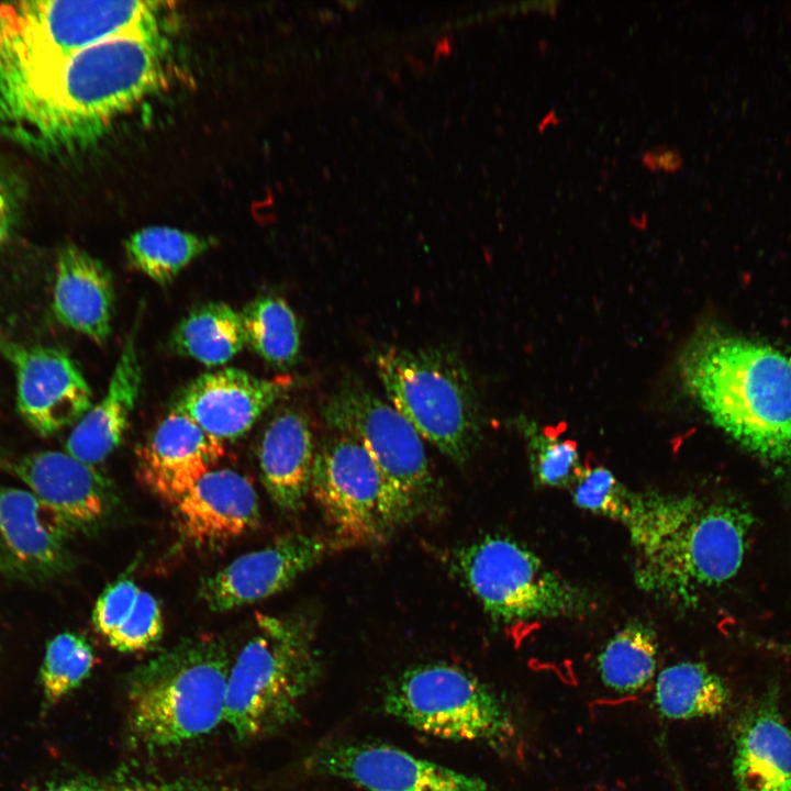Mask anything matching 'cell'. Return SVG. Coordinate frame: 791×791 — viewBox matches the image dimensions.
I'll use <instances>...</instances> for the list:
<instances>
[{
    "mask_svg": "<svg viewBox=\"0 0 791 791\" xmlns=\"http://www.w3.org/2000/svg\"><path fill=\"white\" fill-rule=\"evenodd\" d=\"M36 791H75L73 778L51 783Z\"/></svg>",
    "mask_w": 791,
    "mask_h": 791,
    "instance_id": "cell-35",
    "label": "cell"
},
{
    "mask_svg": "<svg viewBox=\"0 0 791 791\" xmlns=\"http://www.w3.org/2000/svg\"><path fill=\"white\" fill-rule=\"evenodd\" d=\"M291 386L290 376L263 379L224 368L202 374L188 383L174 408L221 442L234 441L248 432Z\"/></svg>",
    "mask_w": 791,
    "mask_h": 791,
    "instance_id": "cell-15",
    "label": "cell"
},
{
    "mask_svg": "<svg viewBox=\"0 0 791 791\" xmlns=\"http://www.w3.org/2000/svg\"><path fill=\"white\" fill-rule=\"evenodd\" d=\"M0 348L15 371L18 410L36 433L53 435L89 411L92 391L67 353L13 342H1Z\"/></svg>",
    "mask_w": 791,
    "mask_h": 791,
    "instance_id": "cell-13",
    "label": "cell"
},
{
    "mask_svg": "<svg viewBox=\"0 0 791 791\" xmlns=\"http://www.w3.org/2000/svg\"><path fill=\"white\" fill-rule=\"evenodd\" d=\"M245 344L239 312L224 302H208L191 310L170 337L176 353L205 366L227 363Z\"/></svg>",
    "mask_w": 791,
    "mask_h": 791,
    "instance_id": "cell-26",
    "label": "cell"
},
{
    "mask_svg": "<svg viewBox=\"0 0 791 791\" xmlns=\"http://www.w3.org/2000/svg\"><path fill=\"white\" fill-rule=\"evenodd\" d=\"M0 463H1V458H0Z\"/></svg>",
    "mask_w": 791,
    "mask_h": 791,
    "instance_id": "cell-37",
    "label": "cell"
},
{
    "mask_svg": "<svg viewBox=\"0 0 791 791\" xmlns=\"http://www.w3.org/2000/svg\"><path fill=\"white\" fill-rule=\"evenodd\" d=\"M246 344L278 368L297 363L301 347L298 317L281 297L261 294L239 312Z\"/></svg>",
    "mask_w": 791,
    "mask_h": 791,
    "instance_id": "cell-28",
    "label": "cell"
},
{
    "mask_svg": "<svg viewBox=\"0 0 791 791\" xmlns=\"http://www.w3.org/2000/svg\"><path fill=\"white\" fill-rule=\"evenodd\" d=\"M333 543L311 534L290 533L246 553L204 578L199 595L214 612L247 605L290 587L315 566Z\"/></svg>",
    "mask_w": 791,
    "mask_h": 791,
    "instance_id": "cell-14",
    "label": "cell"
},
{
    "mask_svg": "<svg viewBox=\"0 0 791 791\" xmlns=\"http://www.w3.org/2000/svg\"><path fill=\"white\" fill-rule=\"evenodd\" d=\"M452 573L498 624L514 625L588 614V591L552 570L533 550L501 535L452 549Z\"/></svg>",
    "mask_w": 791,
    "mask_h": 791,
    "instance_id": "cell-7",
    "label": "cell"
},
{
    "mask_svg": "<svg viewBox=\"0 0 791 791\" xmlns=\"http://www.w3.org/2000/svg\"><path fill=\"white\" fill-rule=\"evenodd\" d=\"M92 624L105 642L121 653H136L156 643L164 630L157 599L132 579L109 584L98 597Z\"/></svg>",
    "mask_w": 791,
    "mask_h": 791,
    "instance_id": "cell-24",
    "label": "cell"
},
{
    "mask_svg": "<svg viewBox=\"0 0 791 791\" xmlns=\"http://www.w3.org/2000/svg\"><path fill=\"white\" fill-rule=\"evenodd\" d=\"M628 489L606 468H582L572 484L575 504L592 513L620 521Z\"/></svg>",
    "mask_w": 791,
    "mask_h": 791,
    "instance_id": "cell-32",
    "label": "cell"
},
{
    "mask_svg": "<svg viewBox=\"0 0 791 791\" xmlns=\"http://www.w3.org/2000/svg\"><path fill=\"white\" fill-rule=\"evenodd\" d=\"M621 520L636 550L637 587L682 608L737 573L751 526L735 503L657 492L631 491Z\"/></svg>",
    "mask_w": 791,
    "mask_h": 791,
    "instance_id": "cell-2",
    "label": "cell"
},
{
    "mask_svg": "<svg viewBox=\"0 0 791 791\" xmlns=\"http://www.w3.org/2000/svg\"><path fill=\"white\" fill-rule=\"evenodd\" d=\"M181 534L191 543L213 546L254 530L260 520L252 481L232 469H211L171 504Z\"/></svg>",
    "mask_w": 791,
    "mask_h": 791,
    "instance_id": "cell-19",
    "label": "cell"
},
{
    "mask_svg": "<svg viewBox=\"0 0 791 791\" xmlns=\"http://www.w3.org/2000/svg\"><path fill=\"white\" fill-rule=\"evenodd\" d=\"M14 471L67 532L93 526L109 508L104 478L66 452L32 453L15 464Z\"/></svg>",
    "mask_w": 791,
    "mask_h": 791,
    "instance_id": "cell-18",
    "label": "cell"
},
{
    "mask_svg": "<svg viewBox=\"0 0 791 791\" xmlns=\"http://www.w3.org/2000/svg\"><path fill=\"white\" fill-rule=\"evenodd\" d=\"M210 635L187 638L135 668L126 683V732L146 751L175 749L224 723L232 665Z\"/></svg>",
    "mask_w": 791,
    "mask_h": 791,
    "instance_id": "cell-4",
    "label": "cell"
},
{
    "mask_svg": "<svg viewBox=\"0 0 791 791\" xmlns=\"http://www.w3.org/2000/svg\"><path fill=\"white\" fill-rule=\"evenodd\" d=\"M161 79L157 25L122 32L44 65L0 71V119L46 149L94 137Z\"/></svg>",
    "mask_w": 791,
    "mask_h": 791,
    "instance_id": "cell-1",
    "label": "cell"
},
{
    "mask_svg": "<svg viewBox=\"0 0 791 791\" xmlns=\"http://www.w3.org/2000/svg\"><path fill=\"white\" fill-rule=\"evenodd\" d=\"M778 649L781 650L784 654L791 655V643L788 644H781L778 646Z\"/></svg>",
    "mask_w": 791,
    "mask_h": 791,
    "instance_id": "cell-36",
    "label": "cell"
},
{
    "mask_svg": "<svg viewBox=\"0 0 791 791\" xmlns=\"http://www.w3.org/2000/svg\"><path fill=\"white\" fill-rule=\"evenodd\" d=\"M654 703L659 714L672 721H689L721 714L729 703L723 679L702 662L680 661L656 677Z\"/></svg>",
    "mask_w": 791,
    "mask_h": 791,
    "instance_id": "cell-25",
    "label": "cell"
},
{
    "mask_svg": "<svg viewBox=\"0 0 791 791\" xmlns=\"http://www.w3.org/2000/svg\"><path fill=\"white\" fill-rule=\"evenodd\" d=\"M225 454L223 442L172 408L137 450L141 481L174 504Z\"/></svg>",
    "mask_w": 791,
    "mask_h": 791,
    "instance_id": "cell-16",
    "label": "cell"
},
{
    "mask_svg": "<svg viewBox=\"0 0 791 791\" xmlns=\"http://www.w3.org/2000/svg\"><path fill=\"white\" fill-rule=\"evenodd\" d=\"M679 367L722 431L768 463H791L790 355L709 327L692 336Z\"/></svg>",
    "mask_w": 791,
    "mask_h": 791,
    "instance_id": "cell-3",
    "label": "cell"
},
{
    "mask_svg": "<svg viewBox=\"0 0 791 791\" xmlns=\"http://www.w3.org/2000/svg\"><path fill=\"white\" fill-rule=\"evenodd\" d=\"M96 665L90 643L81 635L64 632L46 646L41 684L46 705H53L78 688Z\"/></svg>",
    "mask_w": 791,
    "mask_h": 791,
    "instance_id": "cell-30",
    "label": "cell"
},
{
    "mask_svg": "<svg viewBox=\"0 0 791 791\" xmlns=\"http://www.w3.org/2000/svg\"><path fill=\"white\" fill-rule=\"evenodd\" d=\"M309 764L317 773L367 791H495L477 777L380 743H328Z\"/></svg>",
    "mask_w": 791,
    "mask_h": 791,
    "instance_id": "cell-12",
    "label": "cell"
},
{
    "mask_svg": "<svg viewBox=\"0 0 791 791\" xmlns=\"http://www.w3.org/2000/svg\"><path fill=\"white\" fill-rule=\"evenodd\" d=\"M255 634L232 661L224 724L243 740L289 724L319 676L310 624L301 616L258 613Z\"/></svg>",
    "mask_w": 791,
    "mask_h": 791,
    "instance_id": "cell-5",
    "label": "cell"
},
{
    "mask_svg": "<svg viewBox=\"0 0 791 791\" xmlns=\"http://www.w3.org/2000/svg\"><path fill=\"white\" fill-rule=\"evenodd\" d=\"M658 640L655 631L632 622L617 631L598 657L602 683L617 693H636L655 677Z\"/></svg>",
    "mask_w": 791,
    "mask_h": 791,
    "instance_id": "cell-29",
    "label": "cell"
},
{
    "mask_svg": "<svg viewBox=\"0 0 791 791\" xmlns=\"http://www.w3.org/2000/svg\"><path fill=\"white\" fill-rule=\"evenodd\" d=\"M642 163L651 171L675 172L681 168L683 159L678 149L658 146L647 151L643 155Z\"/></svg>",
    "mask_w": 791,
    "mask_h": 791,
    "instance_id": "cell-33",
    "label": "cell"
},
{
    "mask_svg": "<svg viewBox=\"0 0 791 791\" xmlns=\"http://www.w3.org/2000/svg\"><path fill=\"white\" fill-rule=\"evenodd\" d=\"M310 492L332 530L333 545H376L397 530L381 474L348 433L330 430L317 445Z\"/></svg>",
    "mask_w": 791,
    "mask_h": 791,
    "instance_id": "cell-11",
    "label": "cell"
},
{
    "mask_svg": "<svg viewBox=\"0 0 791 791\" xmlns=\"http://www.w3.org/2000/svg\"><path fill=\"white\" fill-rule=\"evenodd\" d=\"M10 205L8 198L0 187V245L4 241L9 230Z\"/></svg>",
    "mask_w": 791,
    "mask_h": 791,
    "instance_id": "cell-34",
    "label": "cell"
},
{
    "mask_svg": "<svg viewBox=\"0 0 791 791\" xmlns=\"http://www.w3.org/2000/svg\"><path fill=\"white\" fill-rule=\"evenodd\" d=\"M67 531L29 490L0 484V569L44 580L68 565Z\"/></svg>",
    "mask_w": 791,
    "mask_h": 791,
    "instance_id": "cell-17",
    "label": "cell"
},
{
    "mask_svg": "<svg viewBox=\"0 0 791 791\" xmlns=\"http://www.w3.org/2000/svg\"><path fill=\"white\" fill-rule=\"evenodd\" d=\"M389 402L421 437L458 466L482 438V412L465 361L445 346H389L375 355Z\"/></svg>",
    "mask_w": 791,
    "mask_h": 791,
    "instance_id": "cell-6",
    "label": "cell"
},
{
    "mask_svg": "<svg viewBox=\"0 0 791 791\" xmlns=\"http://www.w3.org/2000/svg\"><path fill=\"white\" fill-rule=\"evenodd\" d=\"M53 311L66 327L97 344L107 342L114 313V287L109 269L78 246L63 248L55 266Z\"/></svg>",
    "mask_w": 791,
    "mask_h": 791,
    "instance_id": "cell-21",
    "label": "cell"
},
{
    "mask_svg": "<svg viewBox=\"0 0 791 791\" xmlns=\"http://www.w3.org/2000/svg\"><path fill=\"white\" fill-rule=\"evenodd\" d=\"M382 704L389 715L432 736L500 753L517 746V727L506 705L457 666L428 662L405 669L386 686Z\"/></svg>",
    "mask_w": 791,
    "mask_h": 791,
    "instance_id": "cell-9",
    "label": "cell"
},
{
    "mask_svg": "<svg viewBox=\"0 0 791 791\" xmlns=\"http://www.w3.org/2000/svg\"><path fill=\"white\" fill-rule=\"evenodd\" d=\"M316 444L310 420L292 406L268 421L258 445L263 484L283 512H297L310 493Z\"/></svg>",
    "mask_w": 791,
    "mask_h": 791,
    "instance_id": "cell-20",
    "label": "cell"
},
{
    "mask_svg": "<svg viewBox=\"0 0 791 791\" xmlns=\"http://www.w3.org/2000/svg\"><path fill=\"white\" fill-rule=\"evenodd\" d=\"M733 776L739 791H791V727L773 700L756 704L739 720Z\"/></svg>",
    "mask_w": 791,
    "mask_h": 791,
    "instance_id": "cell-23",
    "label": "cell"
},
{
    "mask_svg": "<svg viewBox=\"0 0 791 791\" xmlns=\"http://www.w3.org/2000/svg\"><path fill=\"white\" fill-rule=\"evenodd\" d=\"M137 321L122 347L103 398L78 421L66 442V453L94 465L103 461L122 442L136 405L142 369L136 348Z\"/></svg>",
    "mask_w": 791,
    "mask_h": 791,
    "instance_id": "cell-22",
    "label": "cell"
},
{
    "mask_svg": "<svg viewBox=\"0 0 791 791\" xmlns=\"http://www.w3.org/2000/svg\"><path fill=\"white\" fill-rule=\"evenodd\" d=\"M515 424L526 442L535 483L544 487L573 484L582 470L576 444L525 419L515 420Z\"/></svg>",
    "mask_w": 791,
    "mask_h": 791,
    "instance_id": "cell-31",
    "label": "cell"
},
{
    "mask_svg": "<svg viewBox=\"0 0 791 791\" xmlns=\"http://www.w3.org/2000/svg\"><path fill=\"white\" fill-rule=\"evenodd\" d=\"M210 246L211 241L201 235L169 226L141 229L124 242L131 267L161 286L170 283Z\"/></svg>",
    "mask_w": 791,
    "mask_h": 791,
    "instance_id": "cell-27",
    "label": "cell"
},
{
    "mask_svg": "<svg viewBox=\"0 0 791 791\" xmlns=\"http://www.w3.org/2000/svg\"><path fill=\"white\" fill-rule=\"evenodd\" d=\"M156 2L22 1L0 4V70L44 65L115 34L156 24Z\"/></svg>",
    "mask_w": 791,
    "mask_h": 791,
    "instance_id": "cell-10",
    "label": "cell"
},
{
    "mask_svg": "<svg viewBox=\"0 0 791 791\" xmlns=\"http://www.w3.org/2000/svg\"><path fill=\"white\" fill-rule=\"evenodd\" d=\"M330 430L361 442L385 482L396 527L432 513L441 489L421 435L389 402L359 380L342 382L322 405Z\"/></svg>",
    "mask_w": 791,
    "mask_h": 791,
    "instance_id": "cell-8",
    "label": "cell"
}]
</instances>
